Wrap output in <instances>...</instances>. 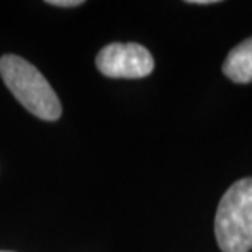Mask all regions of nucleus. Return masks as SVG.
<instances>
[{"mask_svg":"<svg viewBox=\"0 0 252 252\" xmlns=\"http://www.w3.org/2000/svg\"><path fill=\"white\" fill-rule=\"evenodd\" d=\"M0 75L13 97L34 117L56 122L63 107L46 77L27 59L5 54L0 58Z\"/></svg>","mask_w":252,"mask_h":252,"instance_id":"obj_1","label":"nucleus"},{"mask_svg":"<svg viewBox=\"0 0 252 252\" xmlns=\"http://www.w3.org/2000/svg\"><path fill=\"white\" fill-rule=\"evenodd\" d=\"M215 234L223 252L252 249V177L241 179L226 190L216 211Z\"/></svg>","mask_w":252,"mask_h":252,"instance_id":"obj_2","label":"nucleus"},{"mask_svg":"<svg viewBox=\"0 0 252 252\" xmlns=\"http://www.w3.org/2000/svg\"><path fill=\"white\" fill-rule=\"evenodd\" d=\"M95 65L112 79H141L153 72L154 59L138 43H110L100 49Z\"/></svg>","mask_w":252,"mask_h":252,"instance_id":"obj_3","label":"nucleus"},{"mask_svg":"<svg viewBox=\"0 0 252 252\" xmlns=\"http://www.w3.org/2000/svg\"><path fill=\"white\" fill-rule=\"evenodd\" d=\"M223 72L236 84L252 82V38L239 43L224 59Z\"/></svg>","mask_w":252,"mask_h":252,"instance_id":"obj_4","label":"nucleus"},{"mask_svg":"<svg viewBox=\"0 0 252 252\" xmlns=\"http://www.w3.org/2000/svg\"><path fill=\"white\" fill-rule=\"evenodd\" d=\"M49 5H54V7H77V5H82V0H49Z\"/></svg>","mask_w":252,"mask_h":252,"instance_id":"obj_5","label":"nucleus"},{"mask_svg":"<svg viewBox=\"0 0 252 252\" xmlns=\"http://www.w3.org/2000/svg\"><path fill=\"white\" fill-rule=\"evenodd\" d=\"M189 3H196V5H210L216 3L215 0H189Z\"/></svg>","mask_w":252,"mask_h":252,"instance_id":"obj_6","label":"nucleus"}]
</instances>
